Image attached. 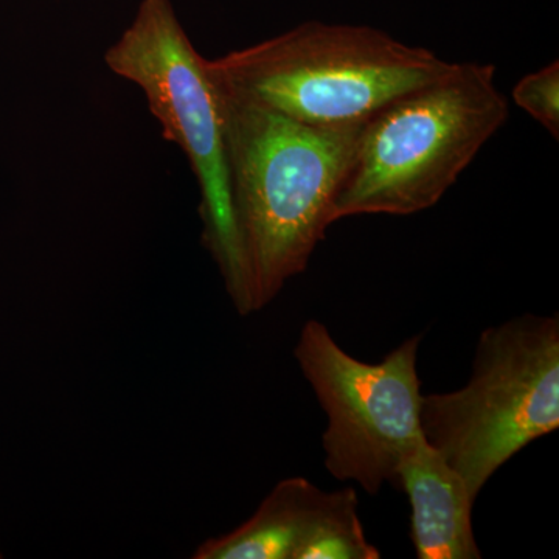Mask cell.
Instances as JSON below:
<instances>
[{
    "label": "cell",
    "instance_id": "obj_1",
    "mask_svg": "<svg viewBox=\"0 0 559 559\" xmlns=\"http://www.w3.org/2000/svg\"><path fill=\"white\" fill-rule=\"evenodd\" d=\"M213 86L223 117L240 260L234 305L246 316L263 310L290 278L307 271L333 224L331 209L364 121L311 127Z\"/></svg>",
    "mask_w": 559,
    "mask_h": 559
},
{
    "label": "cell",
    "instance_id": "obj_2",
    "mask_svg": "<svg viewBox=\"0 0 559 559\" xmlns=\"http://www.w3.org/2000/svg\"><path fill=\"white\" fill-rule=\"evenodd\" d=\"M452 66L369 25L318 21L205 58L210 80L223 90L311 127L362 123Z\"/></svg>",
    "mask_w": 559,
    "mask_h": 559
},
{
    "label": "cell",
    "instance_id": "obj_3",
    "mask_svg": "<svg viewBox=\"0 0 559 559\" xmlns=\"http://www.w3.org/2000/svg\"><path fill=\"white\" fill-rule=\"evenodd\" d=\"M496 66L454 62L364 121L331 221L433 207L509 119Z\"/></svg>",
    "mask_w": 559,
    "mask_h": 559
},
{
    "label": "cell",
    "instance_id": "obj_4",
    "mask_svg": "<svg viewBox=\"0 0 559 559\" xmlns=\"http://www.w3.org/2000/svg\"><path fill=\"white\" fill-rule=\"evenodd\" d=\"M419 421L425 440L479 498L500 466L558 429V314L481 331L468 384L423 395Z\"/></svg>",
    "mask_w": 559,
    "mask_h": 559
},
{
    "label": "cell",
    "instance_id": "obj_5",
    "mask_svg": "<svg viewBox=\"0 0 559 559\" xmlns=\"http://www.w3.org/2000/svg\"><path fill=\"white\" fill-rule=\"evenodd\" d=\"M105 62L143 92L164 139L186 154L200 186L202 242L231 301L237 300L240 260L218 94L171 0H142L134 20L106 50Z\"/></svg>",
    "mask_w": 559,
    "mask_h": 559
},
{
    "label": "cell",
    "instance_id": "obj_6",
    "mask_svg": "<svg viewBox=\"0 0 559 559\" xmlns=\"http://www.w3.org/2000/svg\"><path fill=\"white\" fill-rule=\"evenodd\" d=\"M419 341H404L381 362L367 364L342 349L318 320L301 329L294 356L329 419L325 468L337 480H355L373 496L385 484L400 488L401 460L423 439Z\"/></svg>",
    "mask_w": 559,
    "mask_h": 559
},
{
    "label": "cell",
    "instance_id": "obj_7",
    "mask_svg": "<svg viewBox=\"0 0 559 559\" xmlns=\"http://www.w3.org/2000/svg\"><path fill=\"white\" fill-rule=\"evenodd\" d=\"M194 559H380L364 533L355 489L323 491L304 477L277 484L259 510Z\"/></svg>",
    "mask_w": 559,
    "mask_h": 559
},
{
    "label": "cell",
    "instance_id": "obj_8",
    "mask_svg": "<svg viewBox=\"0 0 559 559\" xmlns=\"http://www.w3.org/2000/svg\"><path fill=\"white\" fill-rule=\"evenodd\" d=\"M400 491L409 496L418 559H480L471 511L476 499L457 471L423 437L401 460Z\"/></svg>",
    "mask_w": 559,
    "mask_h": 559
},
{
    "label": "cell",
    "instance_id": "obj_9",
    "mask_svg": "<svg viewBox=\"0 0 559 559\" xmlns=\"http://www.w3.org/2000/svg\"><path fill=\"white\" fill-rule=\"evenodd\" d=\"M513 100L559 139V62L528 73L514 86Z\"/></svg>",
    "mask_w": 559,
    "mask_h": 559
}]
</instances>
